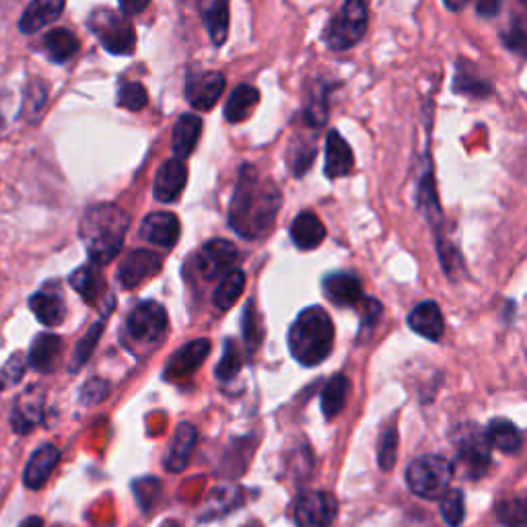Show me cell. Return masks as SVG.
<instances>
[{"mask_svg":"<svg viewBox=\"0 0 527 527\" xmlns=\"http://www.w3.org/2000/svg\"><path fill=\"white\" fill-rule=\"evenodd\" d=\"M237 258L239 252L231 241L210 239L202 245L200 254L196 256V268L204 280H223L229 272H233Z\"/></svg>","mask_w":527,"mask_h":527,"instance_id":"10","label":"cell"},{"mask_svg":"<svg viewBox=\"0 0 527 527\" xmlns=\"http://www.w3.org/2000/svg\"><path fill=\"white\" fill-rule=\"evenodd\" d=\"M101 332H103V322H97V324H93L89 328L85 338L75 348L73 363H70V371H79L89 361V357L93 355V350H95V346H97V342L101 338Z\"/></svg>","mask_w":527,"mask_h":527,"instance_id":"41","label":"cell"},{"mask_svg":"<svg viewBox=\"0 0 527 527\" xmlns=\"http://www.w3.org/2000/svg\"><path fill=\"white\" fill-rule=\"evenodd\" d=\"M44 390H40L38 385H31V388L21 394L13 406L11 414V427L17 435L31 433L35 427L42 423L44 418Z\"/></svg>","mask_w":527,"mask_h":527,"instance_id":"14","label":"cell"},{"mask_svg":"<svg viewBox=\"0 0 527 527\" xmlns=\"http://www.w3.org/2000/svg\"><path fill=\"white\" fill-rule=\"evenodd\" d=\"M202 134V118L196 114H182L173 126V134H171V149L175 159L184 161L186 157H190L198 145Z\"/></svg>","mask_w":527,"mask_h":527,"instance_id":"23","label":"cell"},{"mask_svg":"<svg viewBox=\"0 0 527 527\" xmlns=\"http://www.w3.org/2000/svg\"><path fill=\"white\" fill-rule=\"evenodd\" d=\"M334 346V324L324 307L303 309L289 330V350L303 367L324 363Z\"/></svg>","mask_w":527,"mask_h":527,"instance_id":"3","label":"cell"},{"mask_svg":"<svg viewBox=\"0 0 527 527\" xmlns=\"http://www.w3.org/2000/svg\"><path fill=\"white\" fill-rule=\"evenodd\" d=\"M149 103L147 87L138 81H126L118 89V105L128 112H140L145 110Z\"/></svg>","mask_w":527,"mask_h":527,"instance_id":"36","label":"cell"},{"mask_svg":"<svg viewBox=\"0 0 527 527\" xmlns=\"http://www.w3.org/2000/svg\"><path fill=\"white\" fill-rule=\"evenodd\" d=\"M167 328V311L157 301H143L136 305L126 322V334L130 342L149 348V353L153 348H159V344L165 340Z\"/></svg>","mask_w":527,"mask_h":527,"instance_id":"7","label":"cell"},{"mask_svg":"<svg viewBox=\"0 0 527 527\" xmlns=\"http://www.w3.org/2000/svg\"><path fill=\"white\" fill-rule=\"evenodd\" d=\"M110 394V383L108 381H103V379H91L89 383L83 385V390H81V402L85 406H95L99 404L101 400H105V396Z\"/></svg>","mask_w":527,"mask_h":527,"instance_id":"47","label":"cell"},{"mask_svg":"<svg viewBox=\"0 0 527 527\" xmlns=\"http://www.w3.org/2000/svg\"><path fill=\"white\" fill-rule=\"evenodd\" d=\"M99 44L114 56H128L134 52L136 33L126 15H118L112 9H97L87 21Z\"/></svg>","mask_w":527,"mask_h":527,"instance_id":"6","label":"cell"},{"mask_svg":"<svg viewBox=\"0 0 527 527\" xmlns=\"http://www.w3.org/2000/svg\"><path fill=\"white\" fill-rule=\"evenodd\" d=\"M27 361L23 353H15L7 365L0 369V390H5V388H11V385L19 383L25 375V369H27Z\"/></svg>","mask_w":527,"mask_h":527,"instance_id":"43","label":"cell"},{"mask_svg":"<svg viewBox=\"0 0 527 527\" xmlns=\"http://www.w3.org/2000/svg\"><path fill=\"white\" fill-rule=\"evenodd\" d=\"M161 256L153 250H132L118 266L116 278L122 289H136L161 270Z\"/></svg>","mask_w":527,"mask_h":527,"instance_id":"11","label":"cell"},{"mask_svg":"<svg viewBox=\"0 0 527 527\" xmlns=\"http://www.w3.org/2000/svg\"><path fill=\"white\" fill-rule=\"evenodd\" d=\"M291 239L299 250H315L326 239V227L311 210L299 213L291 225Z\"/></svg>","mask_w":527,"mask_h":527,"instance_id":"25","label":"cell"},{"mask_svg":"<svg viewBox=\"0 0 527 527\" xmlns=\"http://www.w3.org/2000/svg\"><path fill=\"white\" fill-rule=\"evenodd\" d=\"M64 11L62 0H35V3H29L27 9L21 15L19 29L27 35L44 29L46 25L54 23Z\"/></svg>","mask_w":527,"mask_h":527,"instance_id":"26","label":"cell"},{"mask_svg":"<svg viewBox=\"0 0 527 527\" xmlns=\"http://www.w3.org/2000/svg\"><path fill=\"white\" fill-rule=\"evenodd\" d=\"M62 355V338L56 334H40L35 336L29 348V365L40 373H52Z\"/></svg>","mask_w":527,"mask_h":527,"instance_id":"24","label":"cell"},{"mask_svg":"<svg viewBox=\"0 0 527 527\" xmlns=\"http://www.w3.org/2000/svg\"><path fill=\"white\" fill-rule=\"evenodd\" d=\"M499 521L507 527H523L527 525V495L515 497L511 501H501L495 509Z\"/></svg>","mask_w":527,"mask_h":527,"instance_id":"38","label":"cell"},{"mask_svg":"<svg viewBox=\"0 0 527 527\" xmlns=\"http://www.w3.org/2000/svg\"><path fill=\"white\" fill-rule=\"evenodd\" d=\"M350 392V381L346 375H334L322 390V412L326 418H334L342 412Z\"/></svg>","mask_w":527,"mask_h":527,"instance_id":"32","label":"cell"},{"mask_svg":"<svg viewBox=\"0 0 527 527\" xmlns=\"http://www.w3.org/2000/svg\"><path fill=\"white\" fill-rule=\"evenodd\" d=\"M225 89V77L217 70H206V73L192 75L186 85V99L198 112L213 110L221 99Z\"/></svg>","mask_w":527,"mask_h":527,"instance_id":"12","label":"cell"},{"mask_svg":"<svg viewBox=\"0 0 527 527\" xmlns=\"http://www.w3.org/2000/svg\"><path fill=\"white\" fill-rule=\"evenodd\" d=\"M441 515L449 527H460L466 517V499L460 488H451L441 499Z\"/></svg>","mask_w":527,"mask_h":527,"instance_id":"37","label":"cell"},{"mask_svg":"<svg viewBox=\"0 0 527 527\" xmlns=\"http://www.w3.org/2000/svg\"><path fill=\"white\" fill-rule=\"evenodd\" d=\"M303 118L313 128H320V126L326 124V118H328V101H326V87L324 85L311 87V91L307 95V101H305Z\"/></svg>","mask_w":527,"mask_h":527,"instance_id":"35","label":"cell"},{"mask_svg":"<svg viewBox=\"0 0 527 527\" xmlns=\"http://www.w3.org/2000/svg\"><path fill=\"white\" fill-rule=\"evenodd\" d=\"M60 462V449L52 443H46L31 453V458L23 472V484L31 490H40L48 484L52 472Z\"/></svg>","mask_w":527,"mask_h":527,"instance_id":"18","label":"cell"},{"mask_svg":"<svg viewBox=\"0 0 527 527\" xmlns=\"http://www.w3.org/2000/svg\"><path fill=\"white\" fill-rule=\"evenodd\" d=\"M248 527H260V525H256V523H252V525H248Z\"/></svg>","mask_w":527,"mask_h":527,"instance_id":"54","label":"cell"},{"mask_svg":"<svg viewBox=\"0 0 527 527\" xmlns=\"http://www.w3.org/2000/svg\"><path fill=\"white\" fill-rule=\"evenodd\" d=\"M149 7V3H130V0H124V3L120 5V11L126 15V17H132L140 11H145Z\"/></svg>","mask_w":527,"mask_h":527,"instance_id":"50","label":"cell"},{"mask_svg":"<svg viewBox=\"0 0 527 527\" xmlns=\"http://www.w3.org/2000/svg\"><path fill=\"white\" fill-rule=\"evenodd\" d=\"M503 42L507 44L509 50L527 56V29H523L521 25H513L509 31H505Z\"/></svg>","mask_w":527,"mask_h":527,"instance_id":"48","label":"cell"},{"mask_svg":"<svg viewBox=\"0 0 527 527\" xmlns=\"http://www.w3.org/2000/svg\"><path fill=\"white\" fill-rule=\"evenodd\" d=\"M210 355V340L198 338L175 350L165 367V379H184L200 369V365Z\"/></svg>","mask_w":527,"mask_h":527,"instance_id":"15","label":"cell"},{"mask_svg":"<svg viewBox=\"0 0 527 527\" xmlns=\"http://www.w3.org/2000/svg\"><path fill=\"white\" fill-rule=\"evenodd\" d=\"M499 9H501L499 3H480V5L476 7V11H478L482 17H495V15L499 13Z\"/></svg>","mask_w":527,"mask_h":527,"instance_id":"51","label":"cell"},{"mask_svg":"<svg viewBox=\"0 0 527 527\" xmlns=\"http://www.w3.org/2000/svg\"><path fill=\"white\" fill-rule=\"evenodd\" d=\"M381 315V303L375 299H365V313H363V322H361V332H369Z\"/></svg>","mask_w":527,"mask_h":527,"instance_id":"49","label":"cell"},{"mask_svg":"<svg viewBox=\"0 0 527 527\" xmlns=\"http://www.w3.org/2000/svg\"><path fill=\"white\" fill-rule=\"evenodd\" d=\"M19 527H44V519L38 517V515H31V517L23 519Z\"/></svg>","mask_w":527,"mask_h":527,"instance_id":"52","label":"cell"},{"mask_svg":"<svg viewBox=\"0 0 527 527\" xmlns=\"http://www.w3.org/2000/svg\"><path fill=\"white\" fill-rule=\"evenodd\" d=\"M77 50H79V40L75 38V33H70L68 29L58 27L46 33L44 52L52 62L64 64L77 54Z\"/></svg>","mask_w":527,"mask_h":527,"instance_id":"31","label":"cell"},{"mask_svg":"<svg viewBox=\"0 0 527 527\" xmlns=\"http://www.w3.org/2000/svg\"><path fill=\"white\" fill-rule=\"evenodd\" d=\"M29 309L33 311L35 320L46 328H56L66 320V301L60 285L48 283L38 293H33L29 299Z\"/></svg>","mask_w":527,"mask_h":527,"instance_id":"13","label":"cell"},{"mask_svg":"<svg viewBox=\"0 0 527 527\" xmlns=\"http://www.w3.org/2000/svg\"><path fill=\"white\" fill-rule=\"evenodd\" d=\"M186 182H188V167L184 165V161L169 159L159 167L155 175L153 196L159 202L178 200L186 188Z\"/></svg>","mask_w":527,"mask_h":527,"instance_id":"17","label":"cell"},{"mask_svg":"<svg viewBox=\"0 0 527 527\" xmlns=\"http://www.w3.org/2000/svg\"><path fill=\"white\" fill-rule=\"evenodd\" d=\"M198 443V431L190 423H180L175 429V435L171 439L167 458H165V468L169 472H184L186 466L190 464L192 453Z\"/></svg>","mask_w":527,"mask_h":527,"instance_id":"21","label":"cell"},{"mask_svg":"<svg viewBox=\"0 0 527 527\" xmlns=\"http://www.w3.org/2000/svg\"><path fill=\"white\" fill-rule=\"evenodd\" d=\"M260 101V91L252 85H239L233 89V93L227 99L225 105V118L227 122H243L252 114Z\"/></svg>","mask_w":527,"mask_h":527,"instance_id":"30","label":"cell"},{"mask_svg":"<svg viewBox=\"0 0 527 527\" xmlns=\"http://www.w3.org/2000/svg\"><path fill=\"white\" fill-rule=\"evenodd\" d=\"M315 153H318V149H315V140H301L299 145L291 147V169L297 178H301L305 171H309Z\"/></svg>","mask_w":527,"mask_h":527,"instance_id":"42","label":"cell"},{"mask_svg":"<svg viewBox=\"0 0 527 527\" xmlns=\"http://www.w3.org/2000/svg\"><path fill=\"white\" fill-rule=\"evenodd\" d=\"M165 527H180V525H178V523H167Z\"/></svg>","mask_w":527,"mask_h":527,"instance_id":"53","label":"cell"},{"mask_svg":"<svg viewBox=\"0 0 527 527\" xmlns=\"http://www.w3.org/2000/svg\"><path fill=\"white\" fill-rule=\"evenodd\" d=\"M243 367V359H241V353H239V346L235 344V340H227L225 342V353L215 369V375L217 379L221 381H231Z\"/></svg>","mask_w":527,"mask_h":527,"instance_id":"40","label":"cell"},{"mask_svg":"<svg viewBox=\"0 0 527 527\" xmlns=\"http://www.w3.org/2000/svg\"><path fill=\"white\" fill-rule=\"evenodd\" d=\"M280 204L283 194L276 184L260 180L252 165H243L229 206V223L241 237L260 239L272 229Z\"/></svg>","mask_w":527,"mask_h":527,"instance_id":"1","label":"cell"},{"mask_svg":"<svg viewBox=\"0 0 527 527\" xmlns=\"http://www.w3.org/2000/svg\"><path fill=\"white\" fill-rule=\"evenodd\" d=\"M243 291H245V274L243 270H233L221 280L219 287L215 289L213 303L219 311H227L239 301Z\"/></svg>","mask_w":527,"mask_h":527,"instance_id":"34","label":"cell"},{"mask_svg":"<svg viewBox=\"0 0 527 527\" xmlns=\"http://www.w3.org/2000/svg\"><path fill=\"white\" fill-rule=\"evenodd\" d=\"M398 458V431L394 427H388L383 431L377 447V462L383 472H390Z\"/></svg>","mask_w":527,"mask_h":527,"instance_id":"39","label":"cell"},{"mask_svg":"<svg viewBox=\"0 0 527 527\" xmlns=\"http://www.w3.org/2000/svg\"><path fill=\"white\" fill-rule=\"evenodd\" d=\"M134 493L138 499V505L145 511L151 509V505L157 501L159 495V480L155 478H145V480H136L134 482Z\"/></svg>","mask_w":527,"mask_h":527,"instance_id":"45","label":"cell"},{"mask_svg":"<svg viewBox=\"0 0 527 527\" xmlns=\"http://www.w3.org/2000/svg\"><path fill=\"white\" fill-rule=\"evenodd\" d=\"M241 505V490L235 488V486H223V488H217L213 495H210L208 503L204 505V511L200 513V519L202 521H210L215 517H221V515H227L229 511H233L235 507Z\"/></svg>","mask_w":527,"mask_h":527,"instance_id":"33","label":"cell"},{"mask_svg":"<svg viewBox=\"0 0 527 527\" xmlns=\"http://www.w3.org/2000/svg\"><path fill=\"white\" fill-rule=\"evenodd\" d=\"M180 219L173 213H151L145 217L143 225H140V239L157 245V248L171 250L180 239Z\"/></svg>","mask_w":527,"mask_h":527,"instance_id":"16","label":"cell"},{"mask_svg":"<svg viewBox=\"0 0 527 527\" xmlns=\"http://www.w3.org/2000/svg\"><path fill=\"white\" fill-rule=\"evenodd\" d=\"M458 445V460L466 468L470 478H482L490 468V443L486 433L476 429L474 425L460 427V437L455 439Z\"/></svg>","mask_w":527,"mask_h":527,"instance_id":"8","label":"cell"},{"mask_svg":"<svg viewBox=\"0 0 527 527\" xmlns=\"http://www.w3.org/2000/svg\"><path fill=\"white\" fill-rule=\"evenodd\" d=\"M369 27V7L361 0H348L326 27L324 42L332 52H344L357 46Z\"/></svg>","mask_w":527,"mask_h":527,"instance_id":"5","label":"cell"},{"mask_svg":"<svg viewBox=\"0 0 527 527\" xmlns=\"http://www.w3.org/2000/svg\"><path fill=\"white\" fill-rule=\"evenodd\" d=\"M324 295L338 307H355L363 301V285L353 272H332L324 278Z\"/></svg>","mask_w":527,"mask_h":527,"instance_id":"19","label":"cell"},{"mask_svg":"<svg viewBox=\"0 0 527 527\" xmlns=\"http://www.w3.org/2000/svg\"><path fill=\"white\" fill-rule=\"evenodd\" d=\"M130 219L116 204H93L81 219V239L91 258V264H110L124 248Z\"/></svg>","mask_w":527,"mask_h":527,"instance_id":"2","label":"cell"},{"mask_svg":"<svg viewBox=\"0 0 527 527\" xmlns=\"http://www.w3.org/2000/svg\"><path fill=\"white\" fill-rule=\"evenodd\" d=\"M70 287H73L83 297V301L89 305L97 303V299L103 297L105 289H108L101 268L95 264L81 266L79 270L70 274Z\"/></svg>","mask_w":527,"mask_h":527,"instance_id":"28","label":"cell"},{"mask_svg":"<svg viewBox=\"0 0 527 527\" xmlns=\"http://www.w3.org/2000/svg\"><path fill=\"white\" fill-rule=\"evenodd\" d=\"M355 167V155L350 145L340 136L338 130H330L326 138V175L330 180H338L348 175Z\"/></svg>","mask_w":527,"mask_h":527,"instance_id":"22","label":"cell"},{"mask_svg":"<svg viewBox=\"0 0 527 527\" xmlns=\"http://www.w3.org/2000/svg\"><path fill=\"white\" fill-rule=\"evenodd\" d=\"M243 334H245V342L250 344V348L260 344L262 338V328H260V315L258 311H254V303L248 305L243 315Z\"/></svg>","mask_w":527,"mask_h":527,"instance_id":"46","label":"cell"},{"mask_svg":"<svg viewBox=\"0 0 527 527\" xmlns=\"http://www.w3.org/2000/svg\"><path fill=\"white\" fill-rule=\"evenodd\" d=\"M338 503L334 495L324 490H307L295 503V525L297 527H330L336 519Z\"/></svg>","mask_w":527,"mask_h":527,"instance_id":"9","label":"cell"},{"mask_svg":"<svg viewBox=\"0 0 527 527\" xmlns=\"http://www.w3.org/2000/svg\"><path fill=\"white\" fill-rule=\"evenodd\" d=\"M408 326L414 334L423 336L427 340H433V342L441 340L445 332V320H443L441 307L435 301L418 303L408 315Z\"/></svg>","mask_w":527,"mask_h":527,"instance_id":"20","label":"cell"},{"mask_svg":"<svg viewBox=\"0 0 527 527\" xmlns=\"http://www.w3.org/2000/svg\"><path fill=\"white\" fill-rule=\"evenodd\" d=\"M453 89L458 91V93H466V95H474V97L488 95L490 91H493L486 81H482V79H478L474 75H468L466 68H462V66L458 68V75H455Z\"/></svg>","mask_w":527,"mask_h":527,"instance_id":"44","label":"cell"},{"mask_svg":"<svg viewBox=\"0 0 527 527\" xmlns=\"http://www.w3.org/2000/svg\"><path fill=\"white\" fill-rule=\"evenodd\" d=\"M484 433L490 447H495L503 453H517L521 449V433L507 418L490 420Z\"/></svg>","mask_w":527,"mask_h":527,"instance_id":"29","label":"cell"},{"mask_svg":"<svg viewBox=\"0 0 527 527\" xmlns=\"http://www.w3.org/2000/svg\"><path fill=\"white\" fill-rule=\"evenodd\" d=\"M204 27L210 35V42L215 46H223L229 33V5L225 0H206L200 5Z\"/></svg>","mask_w":527,"mask_h":527,"instance_id":"27","label":"cell"},{"mask_svg":"<svg viewBox=\"0 0 527 527\" xmlns=\"http://www.w3.org/2000/svg\"><path fill=\"white\" fill-rule=\"evenodd\" d=\"M453 480V464L443 455H420L408 470L406 484L412 493L420 499L437 501L449 493V484Z\"/></svg>","mask_w":527,"mask_h":527,"instance_id":"4","label":"cell"}]
</instances>
